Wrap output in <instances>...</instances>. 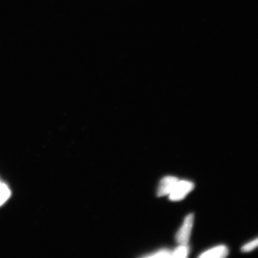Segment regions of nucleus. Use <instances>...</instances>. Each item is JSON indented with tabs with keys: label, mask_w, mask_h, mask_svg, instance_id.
I'll return each instance as SVG.
<instances>
[{
	"label": "nucleus",
	"mask_w": 258,
	"mask_h": 258,
	"mask_svg": "<svg viewBox=\"0 0 258 258\" xmlns=\"http://www.w3.org/2000/svg\"><path fill=\"white\" fill-rule=\"evenodd\" d=\"M195 188V184L188 180H179L169 196L170 201L176 202L181 201Z\"/></svg>",
	"instance_id": "nucleus-2"
},
{
	"label": "nucleus",
	"mask_w": 258,
	"mask_h": 258,
	"mask_svg": "<svg viewBox=\"0 0 258 258\" xmlns=\"http://www.w3.org/2000/svg\"><path fill=\"white\" fill-rule=\"evenodd\" d=\"M195 221V216L191 214L186 216L183 224L177 231L175 240L179 244H188L191 237L192 228Z\"/></svg>",
	"instance_id": "nucleus-1"
},
{
	"label": "nucleus",
	"mask_w": 258,
	"mask_h": 258,
	"mask_svg": "<svg viewBox=\"0 0 258 258\" xmlns=\"http://www.w3.org/2000/svg\"><path fill=\"white\" fill-rule=\"evenodd\" d=\"M179 181V179L175 176H166L163 177L159 183L157 189V196L163 197L169 195Z\"/></svg>",
	"instance_id": "nucleus-3"
},
{
	"label": "nucleus",
	"mask_w": 258,
	"mask_h": 258,
	"mask_svg": "<svg viewBox=\"0 0 258 258\" xmlns=\"http://www.w3.org/2000/svg\"><path fill=\"white\" fill-rule=\"evenodd\" d=\"M189 247L188 244H179L172 250V257L185 258L188 257L189 253Z\"/></svg>",
	"instance_id": "nucleus-6"
},
{
	"label": "nucleus",
	"mask_w": 258,
	"mask_h": 258,
	"mask_svg": "<svg viewBox=\"0 0 258 258\" xmlns=\"http://www.w3.org/2000/svg\"><path fill=\"white\" fill-rule=\"evenodd\" d=\"M257 247H258V238L244 245L241 247V251H243V252H249V251L256 249Z\"/></svg>",
	"instance_id": "nucleus-8"
},
{
	"label": "nucleus",
	"mask_w": 258,
	"mask_h": 258,
	"mask_svg": "<svg viewBox=\"0 0 258 258\" xmlns=\"http://www.w3.org/2000/svg\"><path fill=\"white\" fill-rule=\"evenodd\" d=\"M11 194V190L9 186L0 179V207L9 201Z\"/></svg>",
	"instance_id": "nucleus-5"
},
{
	"label": "nucleus",
	"mask_w": 258,
	"mask_h": 258,
	"mask_svg": "<svg viewBox=\"0 0 258 258\" xmlns=\"http://www.w3.org/2000/svg\"><path fill=\"white\" fill-rule=\"evenodd\" d=\"M229 254L228 247L225 245H219L204 251L200 254L202 258H223L227 257Z\"/></svg>",
	"instance_id": "nucleus-4"
},
{
	"label": "nucleus",
	"mask_w": 258,
	"mask_h": 258,
	"mask_svg": "<svg viewBox=\"0 0 258 258\" xmlns=\"http://www.w3.org/2000/svg\"><path fill=\"white\" fill-rule=\"evenodd\" d=\"M144 257H172V250L169 249H161L156 252L148 254Z\"/></svg>",
	"instance_id": "nucleus-7"
}]
</instances>
